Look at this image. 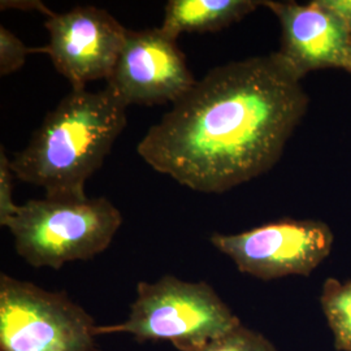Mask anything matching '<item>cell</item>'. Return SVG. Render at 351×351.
Instances as JSON below:
<instances>
[{"label": "cell", "instance_id": "cell-1", "mask_svg": "<svg viewBox=\"0 0 351 351\" xmlns=\"http://www.w3.org/2000/svg\"><path fill=\"white\" fill-rule=\"evenodd\" d=\"M278 53L213 68L139 141V156L180 185L221 194L272 169L308 107Z\"/></svg>", "mask_w": 351, "mask_h": 351}, {"label": "cell", "instance_id": "cell-2", "mask_svg": "<svg viewBox=\"0 0 351 351\" xmlns=\"http://www.w3.org/2000/svg\"><path fill=\"white\" fill-rule=\"evenodd\" d=\"M126 108L107 85L101 91L72 90L14 154L13 175L45 189L46 198L86 199L85 184L124 130Z\"/></svg>", "mask_w": 351, "mask_h": 351}, {"label": "cell", "instance_id": "cell-3", "mask_svg": "<svg viewBox=\"0 0 351 351\" xmlns=\"http://www.w3.org/2000/svg\"><path fill=\"white\" fill-rule=\"evenodd\" d=\"M123 224V215L104 197L78 199H30L4 226L16 252L34 268H62L88 261L108 249Z\"/></svg>", "mask_w": 351, "mask_h": 351}, {"label": "cell", "instance_id": "cell-4", "mask_svg": "<svg viewBox=\"0 0 351 351\" xmlns=\"http://www.w3.org/2000/svg\"><path fill=\"white\" fill-rule=\"evenodd\" d=\"M239 326V317L211 285L167 275L139 282L129 317L121 324L97 326V336L129 333L139 342L168 341L180 351H197Z\"/></svg>", "mask_w": 351, "mask_h": 351}, {"label": "cell", "instance_id": "cell-5", "mask_svg": "<svg viewBox=\"0 0 351 351\" xmlns=\"http://www.w3.org/2000/svg\"><path fill=\"white\" fill-rule=\"evenodd\" d=\"M97 326L63 291L0 276V351H94Z\"/></svg>", "mask_w": 351, "mask_h": 351}, {"label": "cell", "instance_id": "cell-6", "mask_svg": "<svg viewBox=\"0 0 351 351\" xmlns=\"http://www.w3.org/2000/svg\"><path fill=\"white\" fill-rule=\"evenodd\" d=\"M210 241L239 272L269 281L310 276L329 256L335 237L323 221L282 219L237 234L215 233Z\"/></svg>", "mask_w": 351, "mask_h": 351}, {"label": "cell", "instance_id": "cell-7", "mask_svg": "<svg viewBox=\"0 0 351 351\" xmlns=\"http://www.w3.org/2000/svg\"><path fill=\"white\" fill-rule=\"evenodd\" d=\"M45 27L50 40L33 51L47 53L72 90L86 88L88 82L110 78L128 33L111 13L94 5H78L65 13L51 12Z\"/></svg>", "mask_w": 351, "mask_h": 351}, {"label": "cell", "instance_id": "cell-8", "mask_svg": "<svg viewBox=\"0 0 351 351\" xmlns=\"http://www.w3.org/2000/svg\"><path fill=\"white\" fill-rule=\"evenodd\" d=\"M197 80L173 38L159 27L129 30L107 86L129 107L176 103Z\"/></svg>", "mask_w": 351, "mask_h": 351}, {"label": "cell", "instance_id": "cell-9", "mask_svg": "<svg viewBox=\"0 0 351 351\" xmlns=\"http://www.w3.org/2000/svg\"><path fill=\"white\" fill-rule=\"evenodd\" d=\"M281 25V49L277 51L301 75L317 69L348 68L351 39L339 19L320 0L262 1Z\"/></svg>", "mask_w": 351, "mask_h": 351}, {"label": "cell", "instance_id": "cell-10", "mask_svg": "<svg viewBox=\"0 0 351 351\" xmlns=\"http://www.w3.org/2000/svg\"><path fill=\"white\" fill-rule=\"evenodd\" d=\"M255 0H169L160 29L177 40L181 33H213L254 12Z\"/></svg>", "mask_w": 351, "mask_h": 351}, {"label": "cell", "instance_id": "cell-11", "mask_svg": "<svg viewBox=\"0 0 351 351\" xmlns=\"http://www.w3.org/2000/svg\"><path fill=\"white\" fill-rule=\"evenodd\" d=\"M320 304L333 332L335 349L351 351V280L341 282L337 278H326Z\"/></svg>", "mask_w": 351, "mask_h": 351}, {"label": "cell", "instance_id": "cell-12", "mask_svg": "<svg viewBox=\"0 0 351 351\" xmlns=\"http://www.w3.org/2000/svg\"><path fill=\"white\" fill-rule=\"evenodd\" d=\"M197 351H277V349L262 333L241 324Z\"/></svg>", "mask_w": 351, "mask_h": 351}, {"label": "cell", "instance_id": "cell-13", "mask_svg": "<svg viewBox=\"0 0 351 351\" xmlns=\"http://www.w3.org/2000/svg\"><path fill=\"white\" fill-rule=\"evenodd\" d=\"M34 52L8 30L0 26V75H11L20 71L26 63V56Z\"/></svg>", "mask_w": 351, "mask_h": 351}, {"label": "cell", "instance_id": "cell-14", "mask_svg": "<svg viewBox=\"0 0 351 351\" xmlns=\"http://www.w3.org/2000/svg\"><path fill=\"white\" fill-rule=\"evenodd\" d=\"M13 171L11 160L7 158L4 149L0 150V224H4L19 211L20 204L12 199Z\"/></svg>", "mask_w": 351, "mask_h": 351}, {"label": "cell", "instance_id": "cell-15", "mask_svg": "<svg viewBox=\"0 0 351 351\" xmlns=\"http://www.w3.org/2000/svg\"><path fill=\"white\" fill-rule=\"evenodd\" d=\"M328 11L333 13L351 39V0H320Z\"/></svg>", "mask_w": 351, "mask_h": 351}, {"label": "cell", "instance_id": "cell-16", "mask_svg": "<svg viewBox=\"0 0 351 351\" xmlns=\"http://www.w3.org/2000/svg\"><path fill=\"white\" fill-rule=\"evenodd\" d=\"M346 71H348L349 73H351V47L350 52H349V62H348V68H346Z\"/></svg>", "mask_w": 351, "mask_h": 351}]
</instances>
